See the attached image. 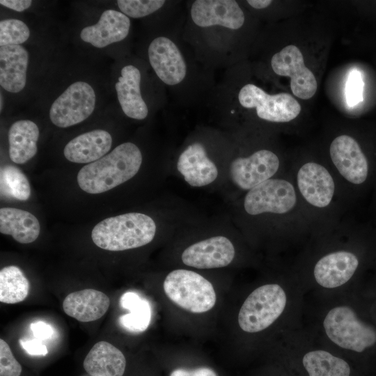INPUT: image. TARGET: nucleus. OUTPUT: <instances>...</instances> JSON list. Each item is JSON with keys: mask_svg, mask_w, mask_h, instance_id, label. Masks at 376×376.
<instances>
[{"mask_svg": "<svg viewBox=\"0 0 376 376\" xmlns=\"http://www.w3.org/2000/svg\"><path fill=\"white\" fill-rule=\"evenodd\" d=\"M141 163L139 148L133 143L125 142L98 160L83 166L77 174V182L86 193H103L133 178Z\"/></svg>", "mask_w": 376, "mask_h": 376, "instance_id": "obj_1", "label": "nucleus"}, {"mask_svg": "<svg viewBox=\"0 0 376 376\" xmlns=\"http://www.w3.org/2000/svg\"><path fill=\"white\" fill-rule=\"evenodd\" d=\"M155 233L156 224L150 216L130 212L101 221L93 228L91 237L98 247L119 251L148 244Z\"/></svg>", "mask_w": 376, "mask_h": 376, "instance_id": "obj_2", "label": "nucleus"}, {"mask_svg": "<svg viewBox=\"0 0 376 376\" xmlns=\"http://www.w3.org/2000/svg\"><path fill=\"white\" fill-rule=\"evenodd\" d=\"M163 287L171 301L191 313L207 312L216 303V293L212 283L193 271L171 272L165 278Z\"/></svg>", "mask_w": 376, "mask_h": 376, "instance_id": "obj_3", "label": "nucleus"}, {"mask_svg": "<svg viewBox=\"0 0 376 376\" xmlns=\"http://www.w3.org/2000/svg\"><path fill=\"white\" fill-rule=\"evenodd\" d=\"M286 295L278 284H267L254 290L243 303L239 314L240 328L249 333L270 326L283 313Z\"/></svg>", "mask_w": 376, "mask_h": 376, "instance_id": "obj_4", "label": "nucleus"}, {"mask_svg": "<svg viewBox=\"0 0 376 376\" xmlns=\"http://www.w3.org/2000/svg\"><path fill=\"white\" fill-rule=\"evenodd\" d=\"M324 328L327 336L339 347L362 352L376 343L375 329L361 322L347 306H338L326 315Z\"/></svg>", "mask_w": 376, "mask_h": 376, "instance_id": "obj_5", "label": "nucleus"}, {"mask_svg": "<svg viewBox=\"0 0 376 376\" xmlns=\"http://www.w3.org/2000/svg\"><path fill=\"white\" fill-rule=\"evenodd\" d=\"M96 95L87 82L71 84L52 104L49 118L58 127H68L87 119L93 112Z\"/></svg>", "mask_w": 376, "mask_h": 376, "instance_id": "obj_6", "label": "nucleus"}, {"mask_svg": "<svg viewBox=\"0 0 376 376\" xmlns=\"http://www.w3.org/2000/svg\"><path fill=\"white\" fill-rule=\"evenodd\" d=\"M238 100L243 107L256 108L260 118L271 122H289L301 111V105L290 94L280 93L269 95L251 84L240 89Z\"/></svg>", "mask_w": 376, "mask_h": 376, "instance_id": "obj_7", "label": "nucleus"}, {"mask_svg": "<svg viewBox=\"0 0 376 376\" xmlns=\"http://www.w3.org/2000/svg\"><path fill=\"white\" fill-rule=\"evenodd\" d=\"M296 194L293 186L281 179H269L246 194L244 207L251 215L264 212L283 214L295 205Z\"/></svg>", "mask_w": 376, "mask_h": 376, "instance_id": "obj_8", "label": "nucleus"}, {"mask_svg": "<svg viewBox=\"0 0 376 376\" xmlns=\"http://www.w3.org/2000/svg\"><path fill=\"white\" fill-rule=\"evenodd\" d=\"M271 65L278 75L290 77V88L297 97L308 100L317 91L316 79L306 67L299 49L293 45L283 47L272 58Z\"/></svg>", "mask_w": 376, "mask_h": 376, "instance_id": "obj_9", "label": "nucleus"}, {"mask_svg": "<svg viewBox=\"0 0 376 376\" xmlns=\"http://www.w3.org/2000/svg\"><path fill=\"white\" fill-rule=\"evenodd\" d=\"M278 157L267 150H258L248 157L234 159L229 169L233 182L242 189H251L269 180L278 171Z\"/></svg>", "mask_w": 376, "mask_h": 376, "instance_id": "obj_10", "label": "nucleus"}, {"mask_svg": "<svg viewBox=\"0 0 376 376\" xmlns=\"http://www.w3.org/2000/svg\"><path fill=\"white\" fill-rule=\"evenodd\" d=\"M235 256V248L224 236L207 238L188 246L182 253V263L198 269H212L228 265Z\"/></svg>", "mask_w": 376, "mask_h": 376, "instance_id": "obj_11", "label": "nucleus"}, {"mask_svg": "<svg viewBox=\"0 0 376 376\" xmlns=\"http://www.w3.org/2000/svg\"><path fill=\"white\" fill-rule=\"evenodd\" d=\"M150 63L157 77L168 85L180 83L186 76L187 65L180 51L169 38H155L148 49Z\"/></svg>", "mask_w": 376, "mask_h": 376, "instance_id": "obj_12", "label": "nucleus"}, {"mask_svg": "<svg viewBox=\"0 0 376 376\" xmlns=\"http://www.w3.org/2000/svg\"><path fill=\"white\" fill-rule=\"evenodd\" d=\"M193 22L201 27L219 25L238 29L244 22V15L234 0H196L191 8Z\"/></svg>", "mask_w": 376, "mask_h": 376, "instance_id": "obj_13", "label": "nucleus"}, {"mask_svg": "<svg viewBox=\"0 0 376 376\" xmlns=\"http://www.w3.org/2000/svg\"><path fill=\"white\" fill-rule=\"evenodd\" d=\"M329 152L333 163L347 180L354 184H361L366 180L368 171L367 159L352 137H336Z\"/></svg>", "mask_w": 376, "mask_h": 376, "instance_id": "obj_14", "label": "nucleus"}, {"mask_svg": "<svg viewBox=\"0 0 376 376\" xmlns=\"http://www.w3.org/2000/svg\"><path fill=\"white\" fill-rule=\"evenodd\" d=\"M177 169L190 186L200 187L214 182L218 175L215 164L198 142L188 146L180 155Z\"/></svg>", "mask_w": 376, "mask_h": 376, "instance_id": "obj_15", "label": "nucleus"}, {"mask_svg": "<svg viewBox=\"0 0 376 376\" xmlns=\"http://www.w3.org/2000/svg\"><path fill=\"white\" fill-rule=\"evenodd\" d=\"M130 28V20L127 15L109 9L102 13L97 23L84 27L80 38L95 47L103 48L125 39Z\"/></svg>", "mask_w": 376, "mask_h": 376, "instance_id": "obj_16", "label": "nucleus"}, {"mask_svg": "<svg viewBox=\"0 0 376 376\" xmlns=\"http://www.w3.org/2000/svg\"><path fill=\"white\" fill-rule=\"evenodd\" d=\"M299 189L311 205L324 207L333 197L334 182L328 171L322 165L309 162L303 165L297 174Z\"/></svg>", "mask_w": 376, "mask_h": 376, "instance_id": "obj_17", "label": "nucleus"}, {"mask_svg": "<svg viewBox=\"0 0 376 376\" xmlns=\"http://www.w3.org/2000/svg\"><path fill=\"white\" fill-rule=\"evenodd\" d=\"M358 265V259L353 253L334 252L324 256L317 263L314 268L315 279L324 288H337L350 279Z\"/></svg>", "mask_w": 376, "mask_h": 376, "instance_id": "obj_18", "label": "nucleus"}, {"mask_svg": "<svg viewBox=\"0 0 376 376\" xmlns=\"http://www.w3.org/2000/svg\"><path fill=\"white\" fill-rule=\"evenodd\" d=\"M112 145V137L106 130H94L83 133L65 146L63 154L70 162L91 163L107 154Z\"/></svg>", "mask_w": 376, "mask_h": 376, "instance_id": "obj_19", "label": "nucleus"}, {"mask_svg": "<svg viewBox=\"0 0 376 376\" xmlns=\"http://www.w3.org/2000/svg\"><path fill=\"white\" fill-rule=\"evenodd\" d=\"M141 72L132 65L124 66L115 84L118 100L124 113L133 119L143 120L148 113L140 91Z\"/></svg>", "mask_w": 376, "mask_h": 376, "instance_id": "obj_20", "label": "nucleus"}, {"mask_svg": "<svg viewBox=\"0 0 376 376\" xmlns=\"http://www.w3.org/2000/svg\"><path fill=\"white\" fill-rule=\"evenodd\" d=\"M109 304V299L104 292L95 289H84L68 295L63 301V308L70 317L88 322L102 318Z\"/></svg>", "mask_w": 376, "mask_h": 376, "instance_id": "obj_21", "label": "nucleus"}, {"mask_svg": "<svg viewBox=\"0 0 376 376\" xmlns=\"http://www.w3.org/2000/svg\"><path fill=\"white\" fill-rule=\"evenodd\" d=\"M29 53L21 45L0 47V84L8 92L19 93L26 83Z\"/></svg>", "mask_w": 376, "mask_h": 376, "instance_id": "obj_22", "label": "nucleus"}, {"mask_svg": "<svg viewBox=\"0 0 376 376\" xmlns=\"http://www.w3.org/2000/svg\"><path fill=\"white\" fill-rule=\"evenodd\" d=\"M83 366L92 376H123L126 360L123 352L114 345L100 341L91 349Z\"/></svg>", "mask_w": 376, "mask_h": 376, "instance_id": "obj_23", "label": "nucleus"}, {"mask_svg": "<svg viewBox=\"0 0 376 376\" xmlns=\"http://www.w3.org/2000/svg\"><path fill=\"white\" fill-rule=\"evenodd\" d=\"M40 226L38 219L29 212L13 207L0 210V232L11 235L21 244L34 242L38 237Z\"/></svg>", "mask_w": 376, "mask_h": 376, "instance_id": "obj_24", "label": "nucleus"}, {"mask_svg": "<svg viewBox=\"0 0 376 376\" xmlns=\"http://www.w3.org/2000/svg\"><path fill=\"white\" fill-rule=\"evenodd\" d=\"M39 129L30 120L15 122L8 131L9 156L16 164H24L37 152Z\"/></svg>", "mask_w": 376, "mask_h": 376, "instance_id": "obj_25", "label": "nucleus"}, {"mask_svg": "<svg viewBox=\"0 0 376 376\" xmlns=\"http://www.w3.org/2000/svg\"><path fill=\"white\" fill-rule=\"evenodd\" d=\"M120 306L130 311L119 318L120 325L132 333H141L148 327L151 320L149 302L134 292L124 293L120 299Z\"/></svg>", "mask_w": 376, "mask_h": 376, "instance_id": "obj_26", "label": "nucleus"}, {"mask_svg": "<svg viewBox=\"0 0 376 376\" xmlns=\"http://www.w3.org/2000/svg\"><path fill=\"white\" fill-rule=\"evenodd\" d=\"M308 376H351V367L344 359L324 350H314L302 358Z\"/></svg>", "mask_w": 376, "mask_h": 376, "instance_id": "obj_27", "label": "nucleus"}, {"mask_svg": "<svg viewBox=\"0 0 376 376\" xmlns=\"http://www.w3.org/2000/svg\"><path fill=\"white\" fill-rule=\"evenodd\" d=\"M29 281L17 266L10 265L0 271V301L16 304L24 300L29 295Z\"/></svg>", "mask_w": 376, "mask_h": 376, "instance_id": "obj_28", "label": "nucleus"}, {"mask_svg": "<svg viewBox=\"0 0 376 376\" xmlns=\"http://www.w3.org/2000/svg\"><path fill=\"white\" fill-rule=\"evenodd\" d=\"M1 196L4 198L26 201L31 187L26 176L17 167L6 165L0 171Z\"/></svg>", "mask_w": 376, "mask_h": 376, "instance_id": "obj_29", "label": "nucleus"}, {"mask_svg": "<svg viewBox=\"0 0 376 376\" xmlns=\"http://www.w3.org/2000/svg\"><path fill=\"white\" fill-rule=\"evenodd\" d=\"M30 36V30L22 20L6 19L0 22V46L20 45Z\"/></svg>", "mask_w": 376, "mask_h": 376, "instance_id": "obj_30", "label": "nucleus"}, {"mask_svg": "<svg viewBox=\"0 0 376 376\" xmlns=\"http://www.w3.org/2000/svg\"><path fill=\"white\" fill-rule=\"evenodd\" d=\"M164 0H118L117 4L123 14L132 18H140L158 10Z\"/></svg>", "mask_w": 376, "mask_h": 376, "instance_id": "obj_31", "label": "nucleus"}, {"mask_svg": "<svg viewBox=\"0 0 376 376\" xmlns=\"http://www.w3.org/2000/svg\"><path fill=\"white\" fill-rule=\"evenodd\" d=\"M22 366L14 357L8 344L0 339V376H20Z\"/></svg>", "mask_w": 376, "mask_h": 376, "instance_id": "obj_32", "label": "nucleus"}, {"mask_svg": "<svg viewBox=\"0 0 376 376\" xmlns=\"http://www.w3.org/2000/svg\"><path fill=\"white\" fill-rule=\"evenodd\" d=\"M363 81L361 74L353 70L348 77L345 87L346 101L349 106H354L363 100Z\"/></svg>", "mask_w": 376, "mask_h": 376, "instance_id": "obj_33", "label": "nucleus"}, {"mask_svg": "<svg viewBox=\"0 0 376 376\" xmlns=\"http://www.w3.org/2000/svg\"><path fill=\"white\" fill-rule=\"evenodd\" d=\"M22 347L30 355L45 356L48 354L47 347L38 339L19 340Z\"/></svg>", "mask_w": 376, "mask_h": 376, "instance_id": "obj_34", "label": "nucleus"}, {"mask_svg": "<svg viewBox=\"0 0 376 376\" xmlns=\"http://www.w3.org/2000/svg\"><path fill=\"white\" fill-rule=\"evenodd\" d=\"M30 328L33 336L40 340L52 338L54 334L53 327L42 321L31 323Z\"/></svg>", "mask_w": 376, "mask_h": 376, "instance_id": "obj_35", "label": "nucleus"}, {"mask_svg": "<svg viewBox=\"0 0 376 376\" xmlns=\"http://www.w3.org/2000/svg\"><path fill=\"white\" fill-rule=\"evenodd\" d=\"M169 376H217L211 368L200 367L194 369L177 368L173 370Z\"/></svg>", "mask_w": 376, "mask_h": 376, "instance_id": "obj_36", "label": "nucleus"}, {"mask_svg": "<svg viewBox=\"0 0 376 376\" xmlns=\"http://www.w3.org/2000/svg\"><path fill=\"white\" fill-rule=\"evenodd\" d=\"M0 3L10 9L22 12L29 8L31 4V0H1Z\"/></svg>", "mask_w": 376, "mask_h": 376, "instance_id": "obj_37", "label": "nucleus"}, {"mask_svg": "<svg viewBox=\"0 0 376 376\" xmlns=\"http://www.w3.org/2000/svg\"><path fill=\"white\" fill-rule=\"evenodd\" d=\"M271 0H249L247 3L254 8L263 9L269 6L272 3Z\"/></svg>", "mask_w": 376, "mask_h": 376, "instance_id": "obj_38", "label": "nucleus"}, {"mask_svg": "<svg viewBox=\"0 0 376 376\" xmlns=\"http://www.w3.org/2000/svg\"><path fill=\"white\" fill-rule=\"evenodd\" d=\"M0 100H1V103H0L1 107H0V110L1 111L2 109H3V96H2V94H1V98H0Z\"/></svg>", "mask_w": 376, "mask_h": 376, "instance_id": "obj_39", "label": "nucleus"}]
</instances>
